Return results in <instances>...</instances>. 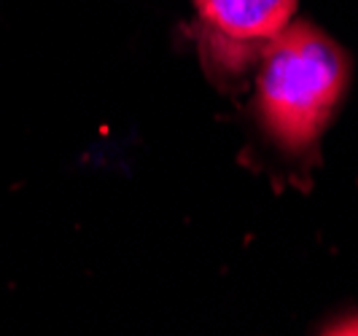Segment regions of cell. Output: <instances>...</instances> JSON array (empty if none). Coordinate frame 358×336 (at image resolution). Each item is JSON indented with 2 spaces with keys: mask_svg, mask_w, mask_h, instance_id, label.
Segmentation results:
<instances>
[{
  "mask_svg": "<svg viewBox=\"0 0 358 336\" xmlns=\"http://www.w3.org/2000/svg\"><path fill=\"white\" fill-rule=\"evenodd\" d=\"M323 334H340V336H358V315H345L323 328Z\"/></svg>",
  "mask_w": 358,
  "mask_h": 336,
  "instance_id": "obj_3",
  "label": "cell"
},
{
  "mask_svg": "<svg viewBox=\"0 0 358 336\" xmlns=\"http://www.w3.org/2000/svg\"><path fill=\"white\" fill-rule=\"evenodd\" d=\"M199 49L218 75H243L259 62L272 38L286 27L299 0H194Z\"/></svg>",
  "mask_w": 358,
  "mask_h": 336,
  "instance_id": "obj_2",
  "label": "cell"
},
{
  "mask_svg": "<svg viewBox=\"0 0 358 336\" xmlns=\"http://www.w3.org/2000/svg\"><path fill=\"white\" fill-rule=\"evenodd\" d=\"M348 84V57L307 22H288L259 54V116L291 154L313 148Z\"/></svg>",
  "mask_w": 358,
  "mask_h": 336,
  "instance_id": "obj_1",
  "label": "cell"
}]
</instances>
